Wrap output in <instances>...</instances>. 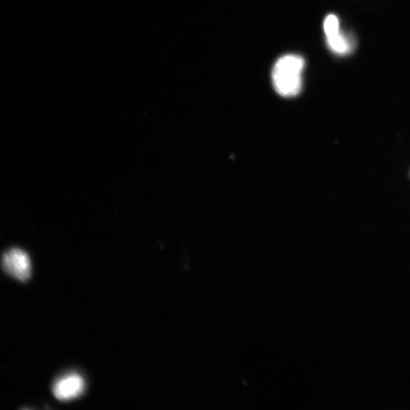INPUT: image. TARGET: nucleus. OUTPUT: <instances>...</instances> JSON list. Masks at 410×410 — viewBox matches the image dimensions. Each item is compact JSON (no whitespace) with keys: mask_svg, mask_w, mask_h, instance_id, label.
<instances>
[{"mask_svg":"<svg viewBox=\"0 0 410 410\" xmlns=\"http://www.w3.org/2000/svg\"><path fill=\"white\" fill-rule=\"evenodd\" d=\"M85 389L84 379L77 373H69L55 381L53 393L58 401H69L83 394Z\"/></svg>","mask_w":410,"mask_h":410,"instance_id":"7ed1b4c3","label":"nucleus"},{"mask_svg":"<svg viewBox=\"0 0 410 410\" xmlns=\"http://www.w3.org/2000/svg\"><path fill=\"white\" fill-rule=\"evenodd\" d=\"M341 30V25H339V20L337 16L334 14L328 15L324 21V31L325 36H330V35Z\"/></svg>","mask_w":410,"mask_h":410,"instance_id":"39448f33","label":"nucleus"},{"mask_svg":"<svg viewBox=\"0 0 410 410\" xmlns=\"http://www.w3.org/2000/svg\"><path fill=\"white\" fill-rule=\"evenodd\" d=\"M304 66L306 62L299 55L288 54L278 58L272 73L273 86L278 95L285 98L299 95Z\"/></svg>","mask_w":410,"mask_h":410,"instance_id":"f257e3e1","label":"nucleus"},{"mask_svg":"<svg viewBox=\"0 0 410 410\" xmlns=\"http://www.w3.org/2000/svg\"><path fill=\"white\" fill-rule=\"evenodd\" d=\"M2 265L5 272L20 281H27L31 275L30 257L20 249L6 252L3 257Z\"/></svg>","mask_w":410,"mask_h":410,"instance_id":"f03ea898","label":"nucleus"},{"mask_svg":"<svg viewBox=\"0 0 410 410\" xmlns=\"http://www.w3.org/2000/svg\"><path fill=\"white\" fill-rule=\"evenodd\" d=\"M327 44L330 50L339 56H345L355 48V40L342 30L326 37Z\"/></svg>","mask_w":410,"mask_h":410,"instance_id":"20e7f679","label":"nucleus"}]
</instances>
